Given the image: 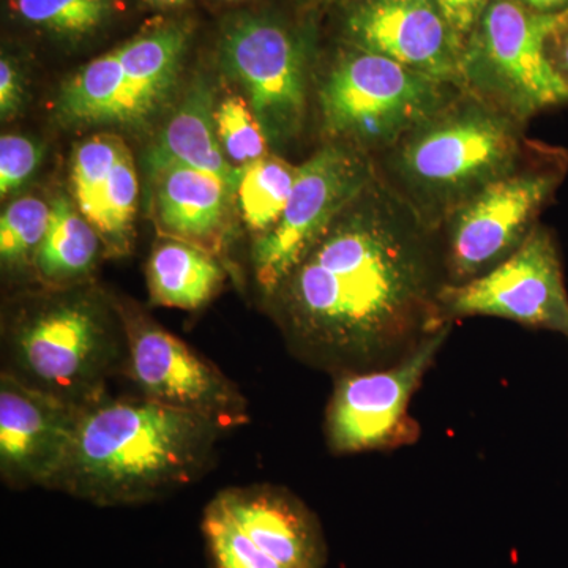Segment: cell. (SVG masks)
Masks as SVG:
<instances>
[{
    "label": "cell",
    "mask_w": 568,
    "mask_h": 568,
    "mask_svg": "<svg viewBox=\"0 0 568 568\" xmlns=\"http://www.w3.org/2000/svg\"><path fill=\"white\" fill-rule=\"evenodd\" d=\"M58 111L63 121L84 125L145 121L115 50L93 59L63 85Z\"/></svg>",
    "instance_id": "d6986e66"
},
{
    "label": "cell",
    "mask_w": 568,
    "mask_h": 568,
    "mask_svg": "<svg viewBox=\"0 0 568 568\" xmlns=\"http://www.w3.org/2000/svg\"><path fill=\"white\" fill-rule=\"evenodd\" d=\"M211 568H324L323 526L301 497L276 485L222 489L201 519Z\"/></svg>",
    "instance_id": "52a82bcc"
},
{
    "label": "cell",
    "mask_w": 568,
    "mask_h": 568,
    "mask_svg": "<svg viewBox=\"0 0 568 568\" xmlns=\"http://www.w3.org/2000/svg\"><path fill=\"white\" fill-rule=\"evenodd\" d=\"M537 13L555 14L568 10V0H518Z\"/></svg>",
    "instance_id": "1f68e13d"
},
{
    "label": "cell",
    "mask_w": 568,
    "mask_h": 568,
    "mask_svg": "<svg viewBox=\"0 0 568 568\" xmlns=\"http://www.w3.org/2000/svg\"><path fill=\"white\" fill-rule=\"evenodd\" d=\"M549 58L568 85V18L558 32L549 40Z\"/></svg>",
    "instance_id": "4dcf8cb0"
},
{
    "label": "cell",
    "mask_w": 568,
    "mask_h": 568,
    "mask_svg": "<svg viewBox=\"0 0 568 568\" xmlns=\"http://www.w3.org/2000/svg\"><path fill=\"white\" fill-rule=\"evenodd\" d=\"M126 335L85 294L41 302L17 317L3 336L2 373L78 407L106 395L123 375Z\"/></svg>",
    "instance_id": "277c9868"
},
{
    "label": "cell",
    "mask_w": 568,
    "mask_h": 568,
    "mask_svg": "<svg viewBox=\"0 0 568 568\" xmlns=\"http://www.w3.org/2000/svg\"><path fill=\"white\" fill-rule=\"evenodd\" d=\"M346 28L354 48L463 89L465 44L435 0H362Z\"/></svg>",
    "instance_id": "9a60e30c"
},
{
    "label": "cell",
    "mask_w": 568,
    "mask_h": 568,
    "mask_svg": "<svg viewBox=\"0 0 568 568\" xmlns=\"http://www.w3.org/2000/svg\"><path fill=\"white\" fill-rule=\"evenodd\" d=\"M173 164L216 175L231 192H237L242 168L233 166L224 155L216 133L213 93L207 82H194L149 153L153 173Z\"/></svg>",
    "instance_id": "2e32d148"
},
{
    "label": "cell",
    "mask_w": 568,
    "mask_h": 568,
    "mask_svg": "<svg viewBox=\"0 0 568 568\" xmlns=\"http://www.w3.org/2000/svg\"><path fill=\"white\" fill-rule=\"evenodd\" d=\"M224 282L219 261L203 246L168 239L153 248L148 286L153 304L197 310L211 302Z\"/></svg>",
    "instance_id": "ac0fdd59"
},
{
    "label": "cell",
    "mask_w": 568,
    "mask_h": 568,
    "mask_svg": "<svg viewBox=\"0 0 568 568\" xmlns=\"http://www.w3.org/2000/svg\"><path fill=\"white\" fill-rule=\"evenodd\" d=\"M185 44L186 32L171 24L142 33L115 50L145 119L174 88Z\"/></svg>",
    "instance_id": "44dd1931"
},
{
    "label": "cell",
    "mask_w": 568,
    "mask_h": 568,
    "mask_svg": "<svg viewBox=\"0 0 568 568\" xmlns=\"http://www.w3.org/2000/svg\"><path fill=\"white\" fill-rule=\"evenodd\" d=\"M222 426L151 402L104 395L82 407L77 435L50 489L97 507L141 506L211 469Z\"/></svg>",
    "instance_id": "7a4b0ae2"
},
{
    "label": "cell",
    "mask_w": 568,
    "mask_h": 568,
    "mask_svg": "<svg viewBox=\"0 0 568 568\" xmlns=\"http://www.w3.org/2000/svg\"><path fill=\"white\" fill-rule=\"evenodd\" d=\"M24 102V85L20 71L13 65L10 59L3 58L0 61V112L3 119L20 111Z\"/></svg>",
    "instance_id": "f546056e"
},
{
    "label": "cell",
    "mask_w": 568,
    "mask_h": 568,
    "mask_svg": "<svg viewBox=\"0 0 568 568\" xmlns=\"http://www.w3.org/2000/svg\"><path fill=\"white\" fill-rule=\"evenodd\" d=\"M119 313L126 335L123 376L138 395L207 418L224 432L248 424V402L219 366L144 313Z\"/></svg>",
    "instance_id": "30bf717a"
},
{
    "label": "cell",
    "mask_w": 568,
    "mask_h": 568,
    "mask_svg": "<svg viewBox=\"0 0 568 568\" xmlns=\"http://www.w3.org/2000/svg\"><path fill=\"white\" fill-rule=\"evenodd\" d=\"M51 205L39 197L14 201L0 216V257L11 272L33 271L37 250L50 226Z\"/></svg>",
    "instance_id": "cb8c5ba5"
},
{
    "label": "cell",
    "mask_w": 568,
    "mask_h": 568,
    "mask_svg": "<svg viewBox=\"0 0 568 568\" xmlns=\"http://www.w3.org/2000/svg\"><path fill=\"white\" fill-rule=\"evenodd\" d=\"M216 133L224 155L241 168L267 155V136L248 102L227 97L215 110Z\"/></svg>",
    "instance_id": "4316f807"
},
{
    "label": "cell",
    "mask_w": 568,
    "mask_h": 568,
    "mask_svg": "<svg viewBox=\"0 0 568 568\" xmlns=\"http://www.w3.org/2000/svg\"><path fill=\"white\" fill-rule=\"evenodd\" d=\"M31 24L69 36H84L102 26L114 9L112 0H11Z\"/></svg>",
    "instance_id": "484cf974"
},
{
    "label": "cell",
    "mask_w": 568,
    "mask_h": 568,
    "mask_svg": "<svg viewBox=\"0 0 568 568\" xmlns=\"http://www.w3.org/2000/svg\"><path fill=\"white\" fill-rule=\"evenodd\" d=\"M222 55L267 140L284 144L297 136L305 119L306 59L293 33L264 18H241L224 31Z\"/></svg>",
    "instance_id": "4fadbf2b"
},
{
    "label": "cell",
    "mask_w": 568,
    "mask_h": 568,
    "mask_svg": "<svg viewBox=\"0 0 568 568\" xmlns=\"http://www.w3.org/2000/svg\"><path fill=\"white\" fill-rule=\"evenodd\" d=\"M566 171V153L549 149L540 163L518 168L452 213L443 257L447 283L469 282L507 260L536 226Z\"/></svg>",
    "instance_id": "ba28073f"
},
{
    "label": "cell",
    "mask_w": 568,
    "mask_h": 568,
    "mask_svg": "<svg viewBox=\"0 0 568 568\" xmlns=\"http://www.w3.org/2000/svg\"><path fill=\"white\" fill-rule=\"evenodd\" d=\"M145 2L151 3L153 7H162V9H170V7H178L185 3L186 0H145Z\"/></svg>",
    "instance_id": "d6a6232c"
},
{
    "label": "cell",
    "mask_w": 568,
    "mask_h": 568,
    "mask_svg": "<svg viewBox=\"0 0 568 568\" xmlns=\"http://www.w3.org/2000/svg\"><path fill=\"white\" fill-rule=\"evenodd\" d=\"M373 179L375 171L368 160L339 144L321 149L298 166L282 219L254 244V276L265 297L274 295L295 265Z\"/></svg>",
    "instance_id": "8fae6325"
},
{
    "label": "cell",
    "mask_w": 568,
    "mask_h": 568,
    "mask_svg": "<svg viewBox=\"0 0 568 568\" xmlns=\"http://www.w3.org/2000/svg\"><path fill=\"white\" fill-rule=\"evenodd\" d=\"M138 192L140 185L132 153L125 148L112 168L108 182L104 183L92 220V226L95 227L108 252L118 256L129 252L132 245Z\"/></svg>",
    "instance_id": "603a6c76"
},
{
    "label": "cell",
    "mask_w": 568,
    "mask_h": 568,
    "mask_svg": "<svg viewBox=\"0 0 568 568\" xmlns=\"http://www.w3.org/2000/svg\"><path fill=\"white\" fill-rule=\"evenodd\" d=\"M450 325L426 336L395 364L335 376L324 433L332 454L353 455L414 444L420 428L409 416L410 398L432 368Z\"/></svg>",
    "instance_id": "9c48e42d"
},
{
    "label": "cell",
    "mask_w": 568,
    "mask_h": 568,
    "mask_svg": "<svg viewBox=\"0 0 568 568\" xmlns=\"http://www.w3.org/2000/svg\"><path fill=\"white\" fill-rule=\"evenodd\" d=\"M81 409L0 373L3 484L14 489H50L77 435Z\"/></svg>",
    "instance_id": "5bb4252c"
},
{
    "label": "cell",
    "mask_w": 568,
    "mask_h": 568,
    "mask_svg": "<svg viewBox=\"0 0 568 568\" xmlns=\"http://www.w3.org/2000/svg\"><path fill=\"white\" fill-rule=\"evenodd\" d=\"M159 175L156 213L173 239L205 248L222 234L230 186L216 175L189 166L164 168Z\"/></svg>",
    "instance_id": "e0dca14e"
},
{
    "label": "cell",
    "mask_w": 568,
    "mask_h": 568,
    "mask_svg": "<svg viewBox=\"0 0 568 568\" xmlns=\"http://www.w3.org/2000/svg\"><path fill=\"white\" fill-rule=\"evenodd\" d=\"M298 168L283 159L265 155L242 168L239 183V203L245 223L254 233L264 235L282 219L293 193Z\"/></svg>",
    "instance_id": "7402d4cb"
},
{
    "label": "cell",
    "mask_w": 568,
    "mask_h": 568,
    "mask_svg": "<svg viewBox=\"0 0 568 568\" xmlns=\"http://www.w3.org/2000/svg\"><path fill=\"white\" fill-rule=\"evenodd\" d=\"M523 122L459 91L390 149L399 196L429 227L521 168Z\"/></svg>",
    "instance_id": "3957f363"
},
{
    "label": "cell",
    "mask_w": 568,
    "mask_h": 568,
    "mask_svg": "<svg viewBox=\"0 0 568 568\" xmlns=\"http://www.w3.org/2000/svg\"><path fill=\"white\" fill-rule=\"evenodd\" d=\"M100 244L102 239L77 203L65 196L55 197L50 226L33 261V272L40 282L50 286H73L95 267Z\"/></svg>",
    "instance_id": "ffe728a7"
},
{
    "label": "cell",
    "mask_w": 568,
    "mask_h": 568,
    "mask_svg": "<svg viewBox=\"0 0 568 568\" xmlns=\"http://www.w3.org/2000/svg\"><path fill=\"white\" fill-rule=\"evenodd\" d=\"M435 2L466 47L467 40L476 31L481 14L487 10L489 0H435Z\"/></svg>",
    "instance_id": "f1b7e54d"
},
{
    "label": "cell",
    "mask_w": 568,
    "mask_h": 568,
    "mask_svg": "<svg viewBox=\"0 0 568 568\" xmlns=\"http://www.w3.org/2000/svg\"><path fill=\"white\" fill-rule=\"evenodd\" d=\"M568 10L537 13L518 0H489L463 52V91L525 123L568 103V85L549 58V40Z\"/></svg>",
    "instance_id": "5b68a950"
},
{
    "label": "cell",
    "mask_w": 568,
    "mask_h": 568,
    "mask_svg": "<svg viewBox=\"0 0 568 568\" xmlns=\"http://www.w3.org/2000/svg\"><path fill=\"white\" fill-rule=\"evenodd\" d=\"M125 148L121 138L99 134L82 142L74 151L71 162L74 203L91 224L104 183Z\"/></svg>",
    "instance_id": "d4e9b609"
},
{
    "label": "cell",
    "mask_w": 568,
    "mask_h": 568,
    "mask_svg": "<svg viewBox=\"0 0 568 568\" xmlns=\"http://www.w3.org/2000/svg\"><path fill=\"white\" fill-rule=\"evenodd\" d=\"M439 304L448 323L454 317L495 316L568 336V293L555 235L536 224L487 274L444 284Z\"/></svg>",
    "instance_id": "7c38bea8"
},
{
    "label": "cell",
    "mask_w": 568,
    "mask_h": 568,
    "mask_svg": "<svg viewBox=\"0 0 568 568\" xmlns=\"http://www.w3.org/2000/svg\"><path fill=\"white\" fill-rule=\"evenodd\" d=\"M41 149L22 134H3L0 140V193H13L39 166Z\"/></svg>",
    "instance_id": "83f0119b"
},
{
    "label": "cell",
    "mask_w": 568,
    "mask_h": 568,
    "mask_svg": "<svg viewBox=\"0 0 568 568\" xmlns=\"http://www.w3.org/2000/svg\"><path fill=\"white\" fill-rule=\"evenodd\" d=\"M432 230L375 175L271 297L293 353L336 376L395 364L448 327Z\"/></svg>",
    "instance_id": "6da1fadb"
},
{
    "label": "cell",
    "mask_w": 568,
    "mask_h": 568,
    "mask_svg": "<svg viewBox=\"0 0 568 568\" xmlns=\"http://www.w3.org/2000/svg\"><path fill=\"white\" fill-rule=\"evenodd\" d=\"M230 2H237V0H230Z\"/></svg>",
    "instance_id": "836d02e7"
},
{
    "label": "cell",
    "mask_w": 568,
    "mask_h": 568,
    "mask_svg": "<svg viewBox=\"0 0 568 568\" xmlns=\"http://www.w3.org/2000/svg\"><path fill=\"white\" fill-rule=\"evenodd\" d=\"M459 91L386 55L354 48L325 78L320 103L328 132L361 148L390 151Z\"/></svg>",
    "instance_id": "8992f818"
}]
</instances>
